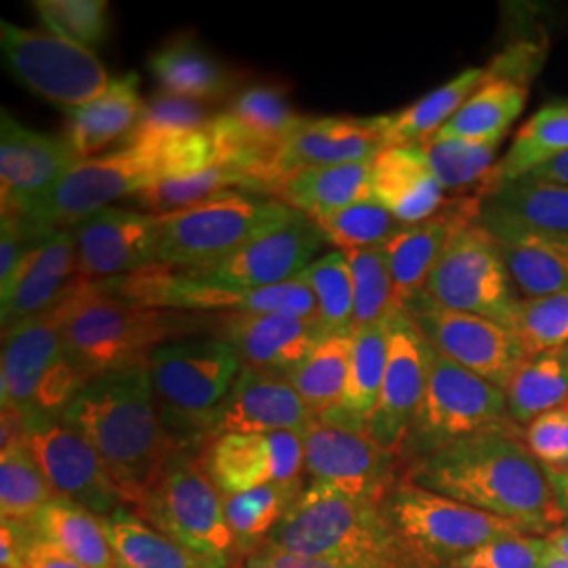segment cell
Returning <instances> with one entry per match:
<instances>
[{
	"label": "cell",
	"mask_w": 568,
	"mask_h": 568,
	"mask_svg": "<svg viewBox=\"0 0 568 568\" xmlns=\"http://www.w3.org/2000/svg\"><path fill=\"white\" fill-rule=\"evenodd\" d=\"M82 159L65 138L39 133L9 110L0 122V204L4 217H26Z\"/></svg>",
	"instance_id": "17"
},
{
	"label": "cell",
	"mask_w": 568,
	"mask_h": 568,
	"mask_svg": "<svg viewBox=\"0 0 568 568\" xmlns=\"http://www.w3.org/2000/svg\"><path fill=\"white\" fill-rule=\"evenodd\" d=\"M307 119L291 108L276 87L257 84L243 89L211 122L217 164L251 178L255 192L262 194L267 166Z\"/></svg>",
	"instance_id": "15"
},
{
	"label": "cell",
	"mask_w": 568,
	"mask_h": 568,
	"mask_svg": "<svg viewBox=\"0 0 568 568\" xmlns=\"http://www.w3.org/2000/svg\"><path fill=\"white\" fill-rule=\"evenodd\" d=\"M506 396L509 419L525 426L554 408L567 406L568 371L560 349L528 356L511 377Z\"/></svg>",
	"instance_id": "42"
},
{
	"label": "cell",
	"mask_w": 568,
	"mask_h": 568,
	"mask_svg": "<svg viewBox=\"0 0 568 568\" xmlns=\"http://www.w3.org/2000/svg\"><path fill=\"white\" fill-rule=\"evenodd\" d=\"M199 462L222 497L270 483H302L304 432L224 434L204 447Z\"/></svg>",
	"instance_id": "22"
},
{
	"label": "cell",
	"mask_w": 568,
	"mask_h": 568,
	"mask_svg": "<svg viewBox=\"0 0 568 568\" xmlns=\"http://www.w3.org/2000/svg\"><path fill=\"white\" fill-rule=\"evenodd\" d=\"M546 539L527 535L490 541L443 568H541Z\"/></svg>",
	"instance_id": "54"
},
{
	"label": "cell",
	"mask_w": 568,
	"mask_h": 568,
	"mask_svg": "<svg viewBox=\"0 0 568 568\" xmlns=\"http://www.w3.org/2000/svg\"><path fill=\"white\" fill-rule=\"evenodd\" d=\"M316 300L318 318L328 335H349L354 331V283L342 251H333L300 274Z\"/></svg>",
	"instance_id": "48"
},
{
	"label": "cell",
	"mask_w": 568,
	"mask_h": 568,
	"mask_svg": "<svg viewBox=\"0 0 568 568\" xmlns=\"http://www.w3.org/2000/svg\"><path fill=\"white\" fill-rule=\"evenodd\" d=\"M161 217L159 264L203 270L222 264L244 246L302 222L283 201L232 190Z\"/></svg>",
	"instance_id": "7"
},
{
	"label": "cell",
	"mask_w": 568,
	"mask_h": 568,
	"mask_svg": "<svg viewBox=\"0 0 568 568\" xmlns=\"http://www.w3.org/2000/svg\"><path fill=\"white\" fill-rule=\"evenodd\" d=\"M0 562L2 568H84L30 523L16 520L0 525Z\"/></svg>",
	"instance_id": "53"
},
{
	"label": "cell",
	"mask_w": 568,
	"mask_h": 568,
	"mask_svg": "<svg viewBox=\"0 0 568 568\" xmlns=\"http://www.w3.org/2000/svg\"><path fill=\"white\" fill-rule=\"evenodd\" d=\"M47 32L87 49L105 41L110 20L105 0H37L32 2Z\"/></svg>",
	"instance_id": "51"
},
{
	"label": "cell",
	"mask_w": 568,
	"mask_h": 568,
	"mask_svg": "<svg viewBox=\"0 0 568 568\" xmlns=\"http://www.w3.org/2000/svg\"><path fill=\"white\" fill-rule=\"evenodd\" d=\"M26 443L61 499L79 504L98 518H105L126 504L95 448L61 419L28 426Z\"/></svg>",
	"instance_id": "21"
},
{
	"label": "cell",
	"mask_w": 568,
	"mask_h": 568,
	"mask_svg": "<svg viewBox=\"0 0 568 568\" xmlns=\"http://www.w3.org/2000/svg\"><path fill=\"white\" fill-rule=\"evenodd\" d=\"M565 152H568V102L549 103L523 124L508 154L483 182L480 192L516 182Z\"/></svg>",
	"instance_id": "37"
},
{
	"label": "cell",
	"mask_w": 568,
	"mask_h": 568,
	"mask_svg": "<svg viewBox=\"0 0 568 568\" xmlns=\"http://www.w3.org/2000/svg\"><path fill=\"white\" fill-rule=\"evenodd\" d=\"M154 398L175 450L203 453L243 363L224 337H185L148 358Z\"/></svg>",
	"instance_id": "5"
},
{
	"label": "cell",
	"mask_w": 568,
	"mask_h": 568,
	"mask_svg": "<svg viewBox=\"0 0 568 568\" xmlns=\"http://www.w3.org/2000/svg\"><path fill=\"white\" fill-rule=\"evenodd\" d=\"M239 568H363L333 562L323 558H305L295 554H284L274 549H260L257 554L248 556Z\"/></svg>",
	"instance_id": "57"
},
{
	"label": "cell",
	"mask_w": 568,
	"mask_h": 568,
	"mask_svg": "<svg viewBox=\"0 0 568 568\" xmlns=\"http://www.w3.org/2000/svg\"><path fill=\"white\" fill-rule=\"evenodd\" d=\"M387 365V323L352 333V363L339 406L321 417L345 426L363 427L373 415Z\"/></svg>",
	"instance_id": "36"
},
{
	"label": "cell",
	"mask_w": 568,
	"mask_h": 568,
	"mask_svg": "<svg viewBox=\"0 0 568 568\" xmlns=\"http://www.w3.org/2000/svg\"><path fill=\"white\" fill-rule=\"evenodd\" d=\"M525 178L568 185V152L556 156V159H551V161L541 164V166H537V169H532Z\"/></svg>",
	"instance_id": "58"
},
{
	"label": "cell",
	"mask_w": 568,
	"mask_h": 568,
	"mask_svg": "<svg viewBox=\"0 0 568 568\" xmlns=\"http://www.w3.org/2000/svg\"><path fill=\"white\" fill-rule=\"evenodd\" d=\"M140 95V77L124 74L95 102L68 110L63 138L84 159H93L103 148L116 140H124L140 121L143 110Z\"/></svg>",
	"instance_id": "32"
},
{
	"label": "cell",
	"mask_w": 568,
	"mask_h": 568,
	"mask_svg": "<svg viewBox=\"0 0 568 568\" xmlns=\"http://www.w3.org/2000/svg\"><path fill=\"white\" fill-rule=\"evenodd\" d=\"M384 508L424 565L445 567L490 541L527 532L506 518L410 483L394 488Z\"/></svg>",
	"instance_id": "12"
},
{
	"label": "cell",
	"mask_w": 568,
	"mask_h": 568,
	"mask_svg": "<svg viewBox=\"0 0 568 568\" xmlns=\"http://www.w3.org/2000/svg\"><path fill=\"white\" fill-rule=\"evenodd\" d=\"M560 356H562V361H565V365H567L568 371V345H565V347L560 349Z\"/></svg>",
	"instance_id": "62"
},
{
	"label": "cell",
	"mask_w": 568,
	"mask_h": 568,
	"mask_svg": "<svg viewBox=\"0 0 568 568\" xmlns=\"http://www.w3.org/2000/svg\"><path fill=\"white\" fill-rule=\"evenodd\" d=\"M567 410H568V403H567Z\"/></svg>",
	"instance_id": "63"
},
{
	"label": "cell",
	"mask_w": 568,
	"mask_h": 568,
	"mask_svg": "<svg viewBox=\"0 0 568 568\" xmlns=\"http://www.w3.org/2000/svg\"><path fill=\"white\" fill-rule=\"evenodd\" d=\"M363 568H422L382 504L312 483L264 548Z\"/></svg>",
	"instance_id": "3"
},
{
	"label": "cell",
	"mask_w": 568,
	"mask_h": 568,
	"mask_svg": "<svg viewBox=\"0 0 568 568\" xmlns=\"http://www.w3.org/2000/svg\"><path fill=\"white\" fill-rule=\"evenodd\" d=\"M410 485L549 532L567 520L541 466L511 429L476 434L415 459Z\"/></svg>",
	"instance_id": "1"
},
{
	"label": "cell",
	"mask_w": 568,
	"mask_h": 568,
	"mask_svg": "<svg viewBox=\"0 0 568 568\" xmlns=\"http://www.w3.org/2000/svg\"><path fill=\"white\" fill-rule=\"evenodd\" d=\"M77 272L84 283H103L159 264L161 217L108 206L72 227Z\"/></svg>",
	"instance_id": "20"
},
{
	"label": "cell",
	"mask_w": 568,
	"mask_h": 568,
	"mask_svg": "<svg viewBox=\"0 0 568 568\" xmlns=\"http://www.w3.org/2000/svg\"><path fill=\"white\" fill-rule=\"evenodd\" d=\"M0 47L9 72L65 112L95 102L114 82L91 49L51 32L2 21Z\"/></svg>",
	"instance_id": "14"
},
{
	"label": "cell",
	"mask_w": 568,
	"mask_h": 568,
	"mask_svg": "<svg viewBox=\"0 0 568 568\" xmlns=\"http://www.w3.org/2000/svg\"><path fill=\"white\" fill-rule=\"evenodd\" d=\"M554 548L558 549L560 554L568 556V530H556L548 539Z\"/></svg>",
	"instance_id": "61"
},
{
	"label": "cell",
	"mask_w": 568,
	"mask_h": 568,
	"mask_svg": "<svg viewBox=\"0 0 568 568\" xmlns=\"http://www.w3.org/2000/svg\"><path fill=\"white\" fill-rule=\"evenodd\" d=\"M371 194L400 224H419L447 203L419 148H386L371 163Z\"/></svg>",
	"instance_id": "30"
},
{
	"label": "cell",
	"mask_w": 568,
	"mask_h": 568,
	"mask_svg": "<svg viewBox=\"0 0 568 568\" xmlns=\"http://www.w3.org/2000/svg\"><path fill=\"white\" fill-rule=\"evenodd\" d=\"M518 300L497 239L474 222L448 243L427 278L422 300L410 310L432 305L509 328Z\"/></svg>",
	"instance_id": "11"
},
{
	"label": "cell",
	"mask_w": 568,
	"mask_h": 568,
	"mask_svg": "<svg viewBox=\"0 0 568 568\" xmlns=\"http://www.w3.org/2000/svg\"><path fill=\"white\" fill-rule=\"evenodd\" d=\"M140 514L203 568H230L236 556L225 518L224 497L206 476L199 457L175 450L161 478L143 499Z\"/></svg>",
	"instance_id": "9"
},
{
	"label": "cell",
	"mask_w": 568,
	"mask_h": 568,
	"mask_svg": "<svg viewBox=\"0 0 568 568\" xmlns=\"http://www.w3.org/2000/svg\"><path fill=\"white\" fill-rule=\"evenodd\" d=\"M541 568H568V556L560 554L546 539V549H544V558H541Z\"/></svg>",
	"instance_id": "60"
},
{
	"label": "cell",
	"mask_w": 568,
	"mask_h": 568,
	"mask_svg": "<svg viewBox=\"0 0 568 568\" xmlns=\"http://www.w3.org/2000/svg\"><path fill=\"white\" fill-rule=\"evenodd\" d=\"M508 133L490 138H429L417 145L443 190L485 182L497 166V152Z\"/></svg>",
	"instance_id": "44"
},
{
	"label": "cell",
	"mask_w": 568,
	"mask_h": 568,
	"mask_svg": "<svg viewBox=\"0 0 568 568\" xmlns=\"http://www.w3.org/2000/svg\"><path fill=\"white\" fill-rule=\"evenodd\" d=\"M213 119L215 116L209 112L206 103L163 91L143 103L140 121L122 140L121 145L150 135H163L175 131H204L211 126Z\"/></svg>",
	"instance_id": "52"
},
{
	"label": "cell",
	"mask_w": 568,
	"mask_h": 568,
	"mask_svg": "<svg viewBox=\"0 0 568 568\" xmlns=\"http://www.w3.org/2000/svg\"><path fill=\"white\" fill-rule=\"evenodd\" d=\"M478 196L448 199L432 217L419 224L405 225L386 248L387 264L394 284L396 305L408 312L424 295L427 278L445 253L448 243L480 217Z\"/></svg>",
	"instance_id": "24"
},
{
	"label": "cell",
	"mask_w": 568,
	"mask_h": 568,
	"mask_svg": "<svg viewBox=\"0 0 568 568\" xmlns=\"http://www.w3.org/2000/svg\"><path fill=\"white\" fill-rule=\"evenodd\" d=\"M58 495L49 485L32 448L16 443L0 448V514L2 520L32 523Z\"/></svg>",
	"instance_id": "45"
},
{
	"label": "cell",
	"mask_w": 568,
	"mask_h": 568,
	"mask_svg": "<svg viewBox=\"0 0 568 568\" xmlns=\"http://www.w3.org/2000/svg\"><path fill=\"white\" fill-rule=\"evenodd\" d=\"M163 180L161 164L145 145H122L116 152L84 159L70 169L58 187L18 222L34 241L51 230H72L114 201L131 199Z\"/></svg>",
	"instance_id": "13"
},
{
	"label": "cell",
	"mask_w": 568,
	"mask_h": 568,
	"mask_svg": "<svg viewBox=\"0 0 568 568\" xmlns=\"http://www.w3.org/2000/svg\"><path fill=\"white\" fill-rule=\"evenodd\" d=\"M478 222L497 239L520 300L548 297L568 288V241L497 220Z\"/></svg>",
	"instance_id": "29"
},
{
	"label": "cell",
	"mask_w": 568,
	"mask_h": 568,
	"mask_svg": "<svg viewBox=\"0 0 568 568\" xmlns=\"http://www.w3.org/2000/svg\"><path fill=\"white\" fill-rule=\"evenodd\" d=\"M217 325L215 314L148 310L122 304L84 284L63 331V349L84 382L145 363L161 345Z\"/></svg>",
	"instance_id": "4"
},
{
	"label": "cell",
	"mask_w": 568,
	"mask_h": 568,
	"mask_svg": "<svg viewBox=\"0 0 568 568\" xmlns=\"http://www.w3.org/2000/svg\"><path fill=\"white\" fill-rule=\"evenodd\" d=\"M215 333L236 349L243 366L288 377L328 333L318 316L222 314Z\"/></svg>",
	"instance_id": "23"
},
{
	"label": "cell",
	"mask_w": 568,
	"mask_h": 568,
	"mask_svg": "<svg viewBox=\"0 0 568 568\" xmlns=\"http://www.w3.org/2000/svg\"><path fill=\"white\" fill-rule=\"evenodd\" d=\"M525 445L532 457L549 469H568V410L554 408L528 424Z\"/></svg>",
	"instance_id": "55"
},
{
	"label": "cell",
	"mask_w": 568,
	"mask_h": 568,
	"mask_svg": "<svg viewBox=\"0 0 568 568\" xmlns=\"http://www.w3.org/2000/svg\"><path fill=\"white\" fill-rule=\"evenodd\" d=\"M302 483H270L241 495L224 497L225 518L234 537L239 558H248L264 548L270 532L293 508L304 490Z\"/></svg>",
	"instance_id": "38"
},
{
	"label": "cell",
	"mask_w": 568,
	"mask_h": 568,
	"mask_svg": "<svg viewBox=\"0 0 568 568\" xmlns=\"http://www.w3.org/2000/svg\"><path fill=\"white\" fill-rule=\"evenodd\" d=\"M548 474L549 485L556 493V499L560 504V508L567 511L568 516V469H549L546 467Z\"/></svg>",
	"instance_id": "59"
},
{
	"label": "cell",
	"mask_w": 568,
	"mask_h": 568,
	"mask_svg": "<svg viewBox=\"0 0 568 568\" xmlns=\"http://www.w3.org/2000/svg\"><path fill=\"white\" fill-rule=\"evenodd\" d=\"M528 100L527 82L488 79L434 138H490L509 133Z\"/></svg>",
	"instance_id": "41"
},
{
	"label": "cell",
	"mask_w": 568,
	"mask_h": 568,
	"mask_svg": "<svg viewBox=\"0 0 568 568\" xmlns=\"http://www.w3.org/2000/svg\"><path fill=\"white\" fill-rule=\"evenodd\" d=\"M312 224L323 232L325 241L335 244L339 251L386 246L405 227L375 199L349 204L333 215L314 220Z\"/></svg>",
	"instance_id": "49"
},
{
	"label": "cell",
	"mask_w": 568,
	"mask_h": 568,
	"mask_svg": "<svg viewBox=\"0 0 568 568\" xmlns=\"http://www.w3.org/2000/svg\"><path fill=\"white\" fill-rule=\"evenodd\" d=\"M102 295L148 310H173L190 314H288L318 316L314 293L297 276L291 283L267 288H230L204 283L183 270L154 264L133 274L93 284Z\"/></svg>",
	"instance_id": "8"
},
{
	"label": "cell",
	"mask_w": 568,
	"mask_h": 568,
	"mask_svg": "<svg viewBox=\"0 0 568 568\" xmlns=\"http://www.w3.org/2000/svg\"><path fill=\"white\" fill-rule=\"evenodd\" d=\"M305 474L345 495L384 504L394 490L396 455L363 427L314 417L304 429Z\"/></svg>",
	"instance_id": "16"
},
{
	"label": "cell",
	"mask_w": 568,
	"mask_h": 568,
	"mask_svg": "<svg viewBox=\"0 0 568 568\" xmlns=\"http://www.w3.org/2000/svg\"><path fill=\"white\" fill-rule=\"evenodd\" d=\"M77 281L58 304L20 325L2 331L0 400L20 413L26 427L61 419L65 406L87 386L63 349V331L84 288Z\"/></svg>",
	"instance_id": "6"
},
{
	"label": "cell",
	"mask_w": 568,
	"mask_h": 568,
	"mask_svg": "<svg viewBox=\"0 0 568 568\" xmlns=\"http://www.w3.org/2000/svg\"><path fill=\"white\" fill-rule=\"evenodd\" d=\"M102 527L119 568H203L190 551L124 506L102 518Z\"/></svg>",
	"instance_id": "40"
},
{
	"label": "cell",
	"mask_w": 568,
	"mask_h": 568,
	"mask_svg": "<svg viewBox=\"0 0 568 568\" xmlns=\"http://www.w3.org/2000/svg\"><path fill=\"white\" fill-rule=\"evenodd\" d=\"M488 79V68H467L405 110L382 116L386 148H417L434 138Z\"/></svg>",
	"instance_id": "35"
},
{
	"label": "cell",
	"mask_w": 568,
	"mask_h": 568,
	"mask_svg": "<svg viewBox=\"0 0 568 568\" xmlns=\"http://www.w3.org/2000/svg\"><path fill=\"white\" fill-rule=\"evenodd\" d=\"M408 314L440 354L501 389L528 358L508 326L488 318L432 305L415 307Z\"/></svg>",
	"instance_id": "19"
},
{
	"label": "cell",
	"mask_w": 568,
	"mask_h": 568,
	"mask_svg": "<svg viewBox=\"0 0 568 568\" xmlns=\"http://www.w3.org/2000/svg\"><path fill=\"white\" fill-rule=\"evenodd\" d=\"M509 422L506 389L469 373L429 344L426 392L403 450L417 453L419 459L469 436L509 429Z\"/></svg>",
	"instance_id": "10"
},
{
	"label": "cell",
	"mask_w": 568,
	"mask_h": 568,
	"mask_svg": "<svg viewBox=\"0 0 568 568\" xmlns=\"http://www.w3.org/2000/svg\"><path fill=\"white\" fill-rule=\"evenodd\" d=\"M342 253L349 264L354 283V331L384 325L396 310H400L396 305L386 248L373 246Z\"/></svg>",
	"instance_id": "47"
},
{
	"label": "cell",
	"mask_w": 568,
	"mask_h": 568,
	"mask_svg": "<svg viewBox=\"0 0 568 568\" xmlns=\"http://www.w3.org/2000/svg\"><path fill=\"white\" fill-rule=\"evenodd\" d=\"M61 422L95 448L124 501L142 508L175 453L148 361L91 379L65 406Z\"/></svg>",
	"instance_id": "2"
},
{
	"label": "cell",
	"mask_w": 568,
	"mask_h": 568,
	"mask_svg": "<svg viewBox=\"0 0 568 568\" xmlns=\"http://www.w3.org/2000/svg\"><path fill=\"white\" fill-rule=\"evenodd\" d=\"M323 243H326L323 232L304 217L297 224L244 246L222 264L183 272L217 286L244 291L267 288L295 281L307 265L314 264L312 260Z\"/></svg>",
	"instance_id": "25"
},
{
	"label": "cell",
	"mask_w": 568,
	"mask_h": 568,
	"mask_svg": "<svg viewBox=\"0 0 568 568\" xmlns=\"http://www.w3.org/2000/svg\"><path fill=\"white\" fill-rule=\"evenodd\" d=\"M352 363V333L328 335L323 344L286 379L297 389L312 417H321L342 403Z\"/></svg>",
	"instance_id": "43"
},
{
	"label": "cell",
	"mask_w": 568,
	"mask_h": 568,
	"mask_svg": "<svg viewBox=\"0 0 568 568\" xmlns=\"http://www.w3.org/2000/svg\"><path fill=\"white\" fill-rule=\"evenodd\" d=\"M148 68L163 91L196 102L225 100L239 82V77L199 42L182 37L154 51Z\"/></svg>",
	"instance_id": "33"
},
{
	"label": "cell",
	"mask_w": 568,
	"mask_h": 568,
	"mask_svg": "<svg viewBox=\"0 0 568 568\" xmlns=\"http://www.w3.org/2000/svg\"><path fill=\"white\" fill-rule=\"evenodd\" d=\"M480 194V217L568 241V185L520 178Z\"/></svg>",
	"instance_id": "34"
},
{
	"label": "cell",
	"mask_w": 568,
	"mask_h": 568,
	"mask_svg": "<svg viewBox=\"0 0 568 568\" xmlns=\"http://www.w3.org/2000/svg\"><path fill=\"white\" fill-rule=\"evenodd\" d=\"M371 163L310 166L284 175L270 185V194L291 209L300 211L310 222L333 215L349 204L373 199Z\"/></svg>",
	"instance_id": "31"
},
{
	"label": "cell",
	"mask_w": 568,
	"mask_h": 568,
	"mask_svg": "<svg viewBox=\"0 0 568 568\" xmlns=\"http://www.w3.org/2000/svg\"><path fill=\"white\" fill-rule=\"evenodd\" d=\"M312 419L310 408L286 377L243 366L217 413L213 438L224 434L304 432Z\"/></svg>",
	"instance_id": "28"
},
{
	"label": "cell",
	"mask_w": 568,
	"mask_h": 568,
	"mask_svg": "<svg viewBox=\"0 0 568 568\" xmlns=\"http://www.w3.org/2000/svg\"><path fill=\"white\" fill-rule=\"evenodd\" d=\"M429 344L410 314L396 310L387 321V365L384 386L366 434L398 455L426 392Z\"/></svg>",
	"instance_id": "18"
},
{
	"label": "cell",
	"mask_w": 568,
	"mask_h": 568,
	"mask_svg": "<svg viewBox=\"0 0 568 568\" xmlns=\"http://www.w3.org/2000/svg\"><path fill=\"white\" fill-rule=\"evenodd\" d=\"M44 539L53 541L84 568H119L102 527V518L74 501H51L30 523Z\"/></svg>",
	"instance_id": "39"
},
{
	"label": "cell",
	"mask_w": 568,
	"mask_h": 568,
	"mask_svg": "<svg viewBox=\"0 0 568 568\" xmlns=\"http://www.w3.org/2000/svg\"><path fill=\"white\" fill-rule=\"evenodd\" d=\"M232 190L255 192V185L241 171L225 164H215L203 173L152 183L133 194L131 203L142 211L145 209L150 215H166Z\"/></svg>",
	"instance_id": "46"
},
{
	"label": "cell",
	"mask_w": 568,
	"mask_h": 568,
	"mask_svg": "<svg viewBox=\"0 0 568 568\" xmlns=\"http://www.w3.org/2000/svg\"><path fill=\"white\" fill-rule=\"evenodd\" d=\"M77 281L72 230H51L37 236L28 246L13 283L0 293L2 331L53 307Z\"/></svg>",
	"instance_id": "27"
},
{
	"label": "cell",
	"mask_w": 568,
	"mask_h": 568,
	"mask_svg": "<svg viewBox=\"0 0 568 568\" xmlns=\"http://www.w3.org/2000/svg\"><path fill=\"white\" fill-rule=\"evenodd\" d=\"M386 150L382 116L307 119L267 166L264 192L284 175L310 166L368 163Z\"/></svg>",
	"instance_id": "26"
},
{
	"label": "cell",
	"mask_w": 568,
	"mask_h": 568,
	"mask_svg": "<svg viewBox=\"0 0 568 568\" xmlns=\"http://www.w3.org/2000/svg\"><path fill=\"white\" fill-rule=\"evenodd\" d=\"M509 331L528 356L568 345V288L537 300H518Z\"/></svg>",
	"instance_id": "50"
},
{
	"label": "cell",
	"mask_w": 568,
	"mask_h": 568,
	"mask_svg": "<svg viewBox=\"0 0 568 568\" xmlns=\"http://www.w3.org/2000/svg\"><path fill=\"white\" fill-rule=\"evenodd\" d=\"M30 243H32V239L28 236V232L23 230L20 222L2 215V222H0V293L7 291L9 284L13 283Z\"/></svg>",
	"instance_id": "56"
}]
</instances>
